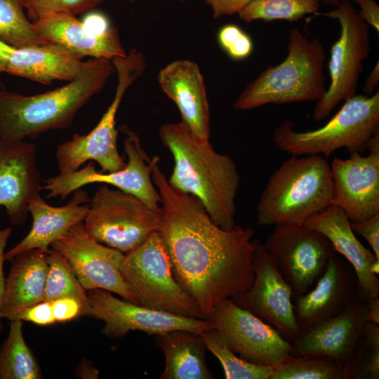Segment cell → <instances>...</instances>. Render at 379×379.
Instances as JSON below:
<instances>
[{
	"label": "cell",
	"mask_w": 379,
	"mask_h": 379,
	"mask_svg": "<svg viewBox=\"0 0 379 379\" xmlns=\"http://www.w3.org/2000/svg\"><path fill=\"white\" fill-rule=\"evenodd\" d=\"M354 233L364 238L379 259V214L359 222H351Z\"/></svg>",
	"instance_id": "39"
},
{
	"label": "cell",
	"mask_w": 379,
	"mask_h": 379,
	"mask_svg": "<svg viewBox=\"0 0 379 379\" xmlns=\"http://www.w3.org/2000/svg\"><path fill=\"white\" fill-rule=\"evenodd\" d=\"M157 345L163 351L165 367L161 379H211L206 347L199 333L175 329L156 335Z\"/></svg>",
	"instance_id": "27"
},
{
	"label": "cell",
	"mask_w": 379,
	"mask_h": 379,
	"mask_svg": "<svg viewBox=\"0 0 379 379\" xmlns=\"http://www.w3.org/2000/svg\"><path fill=\"white\" fill-rule=\"evenodd\" d=\"M360 8L358 11L365 22L379 32V6L375 0H352Z\"/></svg>",
	"instance_id": "41"
},
{
	"label": "cell",
	"mask_w": 379,
	"mask_h": 379,
	"mask_svg": "<svg viewBox=\"0 0 379 379\" xmlns=\"http://www.w3.org/2000/svg\"><path fill=\"white\" fill-rule=\"evenodd\" d=\"M117 74L114 98L98 124L86 135L74 134L57 147L55 159L59 173L77 171L86 161H95L103 173L123 169L126 164L117 148L116 115L126 90L146 67L144 55L135 48L124 57L112 59Z\"/></svg>",
	"instance_id": "7"
},
{
	"label": "cell",
	"mask_w": 379,
	"mask_h": 379,
	"mask_svg": "<svg viewBox=\"0 0 379 379\" xmlns=\"http://www.w3.org/2000/svg\"><path fill=\"white\" fill-rule=\"evenodd\" d=\"M48 272L44 300L52 301L61 298H72L88 307L86 290L82 286L66 259L55 249L47 251Z\"/></svg>",
	"instance_id": "32"
},
{
	"label": "cell",
	"mask_w": 379,
	"mask_h": 379,
	"mask_svg": "<svg viewBox=\"0 0 379 379\" xmlns=\"http://www.w3.org/2000/svg\"><path fill=\"white\" fill-rule=\"evenodd\" d=\"M243 359L260 366H274L291 354V343L273 326L232 299L219 302L208 319Z\"/></svg>",
	"instance_id": "14"
},
{
	"label": "cell",
	"mask_w": 379,
	"mask_h": 379,
	"mask_svg": "<svg viewBox=\"0 0 379 379\" xmlns=\"http://www.w3.org/2000/svg\"><path fill=\"white\" fill-rule=\"evenodd\" d=\"M114 72L111 60L93 58L84 61L74 79L53 91L26 95L0 86V141H22L51 130L68 128L79 110L100 92Z\"/></svg>",
	"instance_id": "3"
},
{
	"label": "cell",
	"mask_w": 379,
	"mask_h": 379,
	"mask_svg": "<svg viewBox=\"0 0 379 379\" xmlns=\"http://www.w3.org/2000/svg\"><path fill=\"white\" fill-rule=\"evenodd\" d=\"M41 378V370L37 360L24 339L22 321H11L8 335L0 347V378Z\"/></svg>",
	"instance_id": "28"
},
{
	"label": "cell",
	"mask_w": 379,
	"mask_h": 379,
	"mask_svg": "<svg viewBox=\"0 0 379 379\" xmlns=\"http://www.w3.org/2000/svg\"><path fill=\"white\" fill-rule=\"evenodd\" d=\"M206 349L220 362L227 379H270L272 366L256 365L240 357L230 347L223 335L211 328L199 333Z\"/></svg>",
	"instance_id": "30"
},
{
	"label": "cell",
	"mask_w": 379,
	"mask_h": 379,
	"mask_svg": "<svg viewBox=\"0 0 379 379\" xmlns=\"http://www.w3.org/2000/svg\"><path fill=\"white\" fill-rule=\"evenodd\" d=\"M50 302L55 323L70 321L85 315L84 305L77 299L61 298Z\"/></svg>",
	"instance_id": "37"
},
{
	"label": "cell",
	"mask_w": 379,
	"mask_h": 379,
	"mask_svg": "<svg viewBox=\"0 0 379 379\" xmlns=\"http://www.w3.org/2000/svg\"><path fill=\"white\" fill-rule=\"evenodd\" d=\"M17 319L30 321L38 326H48L55 323L51 302L46 300L27 307L20 312Z\"/></svg>",
	"instance_id": "38"
},
{
	"label": "cell",
	"mask_w": 379,
	"mask_h": 379,
	"mask_svg": "<svg viewBox=\"0 0 379 379\" xmlns=\"http://www.w3.org/2000/svg\"><path fill=\"white\" fill-rule=\"evenodd\" d=\"M344 369L347 379L379 378V324L366 323Z\"/></svg>",
	"instance_id": "34"
},
{
	"label": "cell",
	"mask_w": 379,
	"mask_h": 379,
	"mask_svg": "<svg viewBox=\"0 0 379 379\" xmlns=\"http://www.w3.org/2000/svg\"><path fill=\"white\" fill-rule=\"evenodd\" d=\"M302 225L324 234L334 250L347 260L363 297L379 298V259L358 240L341 208L332 204L309 217Z\"/></svg>",
	"instance_id": "20"
},
{
	"label": "cell",
	"mask_w": 379,
	"mask_h": 379,
	"mask_svg": "<svg viewBox=\"0 0 379 379\" xmlns=\"http://www.w3.org/2000/svg\"><path fill=\"white\" fill-rule=\"evenodd\" d=\"M218 41L225 52L234 60H243L253 52V44L251 38L239 26L227 24L218 32Z\"/></svg>",
	"instance_id": "36"
},
{
	"label": "cell",
	"mask_w": 379,
	"mask_h": 379,
	"mask_svg": "<svg viewBox=\"0 0 379 379\" xmlns=\"http://www.w3.org/2000/svg\"><path fill=\"white\" fill-rule=\"evenodd\" d=\"M288 53L279 65L262 71L240 93L236 110H250L267 104L318 101L326 87V53L319 38L309 40L298 28L290 31Z\"/></svg>",
	"instance_id": "5"
},
{
	"label": "cell",
	"mask_w": 379,
	"mask_h": 379,
	"mask_svg": "<svg viewBox=\"0 0 379 379\" xmlns=\"http://www.w3.org/2000/svg\"><path fill=\"white\" fill-rule=\"evenodd\" d=\"M41 185L35 145L0 141V206L12 225L25 223L29 204L39 195Z\"/></svg>",
	"instance_id": "19"
},
{
	"label": "cell",
	"mask_w": 379,
	"mask_h": 379,
	"mask_svg": "<svg viewBox=\"0 0 379 379\" xmlns=\"http://www.w3.org/2000/svg\"><path fill=\"white\" fill-rule=\"evenodd\" d=\"M263 246L295 298L310 290L335 251L324 234L302 225L274 226Z\"/></svg>",
	"instance_id": "12"
},
{
	"label": "cell",
	"mask_w": 379,
	"mask_h": 379,
	"mask_svg": "<svg viewBox=\"0 0 379 379\" xmlns=\"http://www.w3.org/2000/svg\"><path fill=\"white\" fill-rule=\"evenodd\" d=\"M254 278L249 288L232 301L273 326L293 343L300 335L292 302L293 291L259 242L253 254Z\"/></svg>",
	"instance_id": "17"
},
{
	"label": "cell",
	"mask_w": 379,
	"mask_h": 379,
	"mask_svg": "<svg viewBox=\"0 0 379 379\" xmlns=\"http://www.w3.org/2000/svg\"><path fill=\"white\" fill-rule=\"evenodd\" d=\"M47 251H24L11 261L1 307L3 318L17 319L25 309L44 300L48 272Z\"/></svg>",
	"instance_id": "25"
},
{
	"label": "cell",
	"mask_w": 379,
	"mask_h": 379,
	"mask_svg": "<svg viewBox=\"0 0 379 379\" xmlns=\"http://www.w3.org/2000/svg\"><path fill=\"white\" fill-rule=\"evenodd\" d=\"M378 130V88L371 95H355L345 100L332 119L317 129L296 131L293 122L286 120L274 129L272 140L280 150L292 155L326 158L343 147L350 153L364 152L369 139Z\"/></svg>",
	"instance_id": "6"
},
{
	"label": "cell",
	"mask_w": 379,
	"mask_h": 379,
	"mask_svg": "<svg viewBox=\"0 0 379 379\" xmlns=\"http://www.w3.org/2000/svg\"><path fill=\"white\" fill-rule=\"evenodd\" d=\"M72 51L53 43L15 48L6 72L41 84L55 80L71 81L80 72L84 62Z\"/></svg>",
	"instance_id": "26"
},
{
	"label": "cell",
	"mask_w": 379,
	"mask_h": 379,
	"mask_svg": "<svg viewBox=\"0 0 379 379\" xmlns=\"http://www.w3.org/2000/svg\"><path fill=\"white\" fill-rule=\"evenodd\" d=\"M320 15L337 20L340 32L331 48L328 66L330 84L313 109L315 121L323 120L338 104L356 95L364 61L371 51L369 26L351 0H343L335 8L315 14Z\"/></svg>",
	"instance_id": "10"
},
{
	"label": "cell",
	"mask_w": 379,
	"mask_h": 379,
	"mask_svg": "<svg viewBox=\"0 0 379 379\" xmlns=\"http://www.w3.org/2000/svg\"><path fill=\"white\" fill-rule=\"evenodd\" d=\"M330 164L321 155L293 157L269 177L256 206L260 226L302 225L332 204Z\"/></svg>",
	"instance_id": "4"
},
{
	"label": "cell",
	"mask_w": 379,
	"mask_h": 379,
	"mask_svg": "<svg viewBox=\"0 0 379 379\" xmlns=\"http://www.w3.org/2000/svg\"><path fill=\"white\" fill-rule=\"evenodd\" d=\"M77 372L79 376L88 378H97L99 373V371L90 364L79 365Z\"/></svg>",
	"instance_id": "46"
},
{
	"label": "cell",
	"mask_w": 379,
	"mask_h": 379,
	"mask_svg": "<svg viewBox=\"0 0 379 379\" xmlns=\"http://www.w3.org/2000/svg\"><path fill=\"white\" fill-rule=\"evenodd\" d=\"M137 1H140V0H129V1L131 2V3H134V2Z\"/></svg>",
	"instance_id": "48"
},
{
	"label": "cell",
	"mask_w": 379,
	"mask_h": 379,
	"mask_svg": "<svg viewBox=\"0 0 379 379\" xmlns=\"http://www.w3.org/2000/svg\"><path fill=\"white\" fill-rule=\"evenodd\" d=\"M86 293L88 302L85 315L103 321L101 331L109 338H121L134 331L156 335L175 329L200 333L213 328L208 320L150 309L117 298L105 290L94 288Z\"/></svg>",
	"instance_id": "13"
},
{
	"label": "cell",
	"mask_w": 379,
	"mask_h": 379,
	"mask_svg": "<svg viewBox=\"0 0 379 379\" xmlns=\"http://www.w3.org/2000/svg\"><path fill=\"white\" fill-rule=\"evenodd\" d=\"M121 130L124 135V152L127 156V163L123 169L111 173L98 172L94 163L89 162L73 172L59 173L44 180L41 190L48 192L46 197H60L65 199L84 185L102 183L131 194L151 208L160 211L161 199L152 178L153 166L159 158L157 156L152 159L148 157L135 132L126 126L122 127Z\"/></svg>",
	"instance_id": "11"
},
{
	"label": "cell",
	"mask_w": 379,
	"mask_h": 379,
	"mask_svg": "<svg viewBox=\"0 0 379 379\" xmlns=\"http://www.w3.org/2000/svg\"><path fill=\"white\" fill-rule=\"evenodd\" d=\"M359 293L353 267L334 251L314 288L295 298L294 313L300 334L343 312Z\"/></svg>",
	"instance_id": "18"
},
{
	"label": "cell",
	"mask_w": 379,
	"mask_h": 379,
	"mask_svg": "<svg viewBox=\"0 0 379 379\" xmlns=\"http://www.w3.org/2000/svg\"><path fill=\"white\" fill-rule=\"evenodd\" d=\"M33 24L47 42L60 45L81 58L89 56L112 60L127 53L113 27L95 29L76 15L65 13L45 15Z\"/></svg>",
	"instance_id": "23"
},
{
	"label": "cell",
	"mask_w": 379,
	"mask_h": 379,
	"mask_svg": "<svg viewBox=\"0 0 379 379\" xmlns=\"http://www.w3.org/2000/svg\"><path fill=\"white\" fill-rule=\"evenodd\" d=\"M105 0H23L26 14L32 22L57 13L77 15L86 13Z\"/></svg>",
	"instance_id": "35"
},
{
	"label": "cell",
	"mask_w": 379,
	"mask_h": 379,
	"mask_svg": "<svg viewBox=\"0 0 379 379\" xmlns=\"http://www.w3.org/2000/svg\"><path fill=\"white\" fill-rule=\"evenodd\" d=\"M158 82L162 91L178 107L185 127L198 138L209 140V103L198 65L189 60L173 61L159 71Z\"/></svg>",
	"instance_id": "22"
},
{
	"label": "cell",
	"mask_w": 379,
	"mask_h": 379,
	"mask_svg": "<svg viewBox=\"0 0 379 379\" xmlns=\"http://www.w3.org/2000/svg\"><path fill=\"white\" fill-rule=\"evenodd\" d=\"M326 2L331 3L333 5L338 6L340 4L339 0H324ZM352 1V0H351Z\"/></svg>",
	"instance_id": "47"
},
{
	"label": "cell",
	"mask_w": 379,
	"mask_h": 379,
	"mask_svg": "<svg viewBox=\"0 0 379 379\" xmlns=\"http://www.w3.org/2000/svg\"><path fill=\"white\" fill-rule=\"evenodd\" d=\"M270 379H347L343 366L328 357L308 354L286 357L273 366Z\"/></svg>",
	"instance_id": "29"
},
{
	"label": "cell",
	"mask_w": 379,
	"mask_h": 379,
	"mask_svg": "<svg viewBox=\"0 0 379 379\" xmlns=\"http://www.w3.org/2000/svg\"><path fill=\"white\" fill-rule=\"evenodd\" d=\"M51 247L66 259L85 290H105L137 304L120 272L125 254L93 239L84 221L73 225Z\"/></svg>",
	"instance_id": "15"
},
{
	"label": "cell",
	"mask_w": 379,
	"mask_h": 379,
	"mask_svg": "<svg viewBox=\"0 0 379 379\" xmlns=\"http://www.w3.org/2000/svg\"><path fill=\"white\" fill-rule=\"evenodd\" d=\"M157 161L152 178L161 199L160 235L173 275L208 320L221 301L245 293L254 278L258 239L252 227L224 230L194 196L172 187Z\"/></svg>",
	"instance_id": "1"
},
{
	"label": "cell",
	"mask_w": 379,
	"mask_h": 379,
	"mask_svg": "<svg viewBox=\"0 0 379 379\" xmlns=\"http://www.w3.org/2000/svg\"><path fill=\"white\" fill-rule=\"evenodd\" d=\"M11 233V229L10 227H6L4 230H0V331H1L2 330V324L1 322V319L3 318L1 313V307L5 291L6 283V277L4 270V264L5 261L4 250Z\"/></svg>",
	"instance_id": "42"
},
{
	"label": "cell",
	"mask_w": 379,
	"mask_h": 379,
	"mask_svg": "<svg viewBox=\"0 0 379 379\" xmlns=\"http://www.w3.org/2000/svg\"><path fill=\"white\" fill-rule=\"evenodd\" d=\"M378 80L379 62L378 61L366 78V81L363 88V94L368 96L373 95L375 88H378Z\"/></svg>",
	"instance_id": "43"
},
{
	"label": "cell",
	"mask_w": 379,
	"mask_h": 379,
	"mask_svg": "<svg viewBox=\"0 0 379 379\" xmlns=\"http://www.w3.org/2000/svg\"><path fill=\"white\" fill-rule=\"evenodd\" d=\"M213 11L214 19L239 14L252 0H205Z\"/></svg>",
	"instance_id": "40"
},
{
	"label": "cell",
	"mask_w": 379,
	"mask_h": 379,
	"mask_svg": "<svg viewBox=\"0 0 379 379\" xmlns=\"http://www.w3.org/2000/svg\"><path fill=\"white\" fill-rule=\"evenodd\" d=\"M89 202L88 193L81 188L74 191L69 201L62 206H53L40 195L34 198L28 208L32 217V228L21 241L4 253L5 261H11L18 253L32 249L48 251L73 225L84 220Z\"/></svg>",
	"instance_id": "24"
},
{
	"label": "cell",
	"mask_w": 379,
	"mask_h": 379,
	"mask_svg": "<svg viewBox=\"0 0 379 379\" xmlns=\"http://www.w3.org/2000/svg\"><path fill=\"white\" fill-rule=\"evenodd\" d=\"M159 135L174 161L170 185L196 197L220 227H234L241 181L234 161L216 152L209 140L194 136L181 121L161 125Z\"/></svg>",
	"instance_id": "2"
},
{
	"label": "cell",
	"mask_w": 379,
	"mask_h": 379,
	"mask_svg": "<svg viewBox=\"0 0 379 379\" xmlns=\"http://www.w3.org/2000/svg\"><path fill=\"white\" fill-rule=\"evenodd\" d=\"M25 11L23 0H0V41L14 48L48 43Z\"/></svg>",
	"instance_id": "31"
},
{
	"label": "cell",
	"mask_w": 379,
	"mask_h": 379,
	"mask_svg": "<svg viewBox=\"0 0 379 379\" xmlns=\"http://www.w3.org/2000/svg\"><path fill=\"white\" fill-rule=\"evenodd\" d=\"M161 211L137 197L107 185L90 199L84 220L87 232L98 242L126 254L159 232Z\"/></svg>",
	"instance_id": "9"
},
{
	"label": "cell",
	"mask_w": 379,
	"mask_h": 379,
	"mask_svg": "<svg viewBox=\"0 0 379 379\" xmlns=\"http://www.w3.org/2000/svg\"><path fill=\"white\" fill-rule=\"evenodd\" d=\"M367 156L350 153L348 159L335 157L330 164L332 204L341 208L350 222L379 214V130L369 139Z\"/></svg>",
	"instance_id": "16"
},
{
	"label": "cell",
	"mask_w": 379,
	"mask_h": 379,
	"mask_svg": "<svg viewBox=\"0 0 379 379\" xmlns=\"http://www.w3.org/2000/svg\"><path fill=\"white\" fill-rule=\"evenodd\" d=\"M320 0H252L238 15L246 22L254 20L297 21L317 14Z\"/></svg>",
	"instance_id": "33"
},
{
	"label": "cell",
	"mask_w": 379,
	"mask_h": 379,
	"mask_svg": "<svg viewBox=\"0 0 379 379\" xmlns=\"http://www.w3.org/2000/svg\"><path fill=\"white\" fill-rule=\"evenodd\" d=\"M366 299L359 293L343 312L302 333L291 343V355H324L344 367L368 321Z\"/></svg>",
	"instance_id": "21"
},
{
	"label": "cell",
	"mask_w": 379,
	"mask_h": 379,
	"mask_svg": "<svg viewBox=\"0 0 379 379\" xmlns=\"http://www.w3.org/2000/svg\"><path fill=\"white\" fill-rule=\"evenodd\" d=\"M368 321L379 324V298H366Z\"/></svg>",
	"instance_id": "44"
},
{
	"label": "cell",
	"mask_w": 379,
	"mask_h": 379,
	"mask_svg": "<svg viewBox=\"0 0 379 379\" xmlns=\"http://www.w3.org/2000/svg\"><path fill=\"white\" fill-rule=\"evenodd\" d=\"M120 272L137 304L177 316L202 319L197 305L173 275L159 232L124 255Z\"/></svg>",
	"instance_id": "8"
},
{
	"label": "cell",
	"mask_w": 379,
	"mask_h": 379,
	"mask_svg": "<svg viewBox=\"0 0 379 379\" xmlns=\"http://www.w3.org/2000/svg\"><path fill=\"white\" fill-rule=\"evenodd\" d=\"M14 48L0 41V73L6 72L9 57Z\"/></svg>",
	"instance_id": "45"
}]
</instances>
